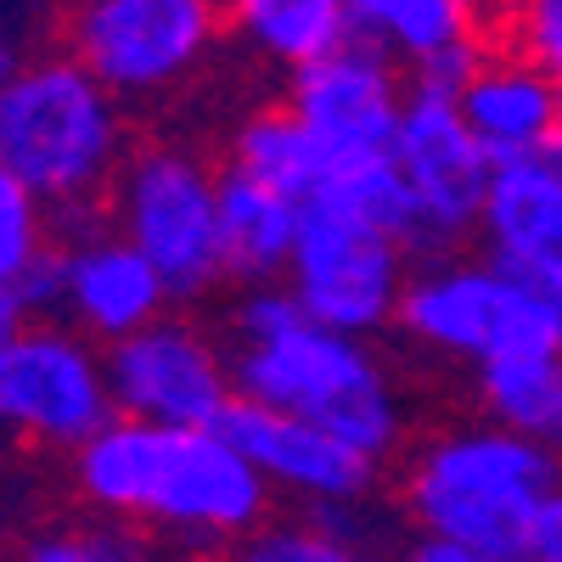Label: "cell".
Listing matches in <instances>:
<instances>
[{
	"mask_svg": "<svg viewBox=\"0 0 562 562\" xmlns=\"http://www.w3.org/2000/svg\"><path fill=\"white\" fill-rule=\"evenodd\" d=\"M85 506L119 524H147L186 546H237L270 518V484L220 428L108 416L74 445Z\"/></svg>",
	"mask_w": 562,
	"mask_h": 562,
	"instance_id": "cell-1",
	"label": "cell"
},
{
	"mask_svg": "<svg viewBox=\"0 0 562 562\" xmlns=\"http://www.w3.org/2000/svg\"><path fill=\"white\" fill-rule=\"evenodd\" d=\"M405 512L416 535L450 540L467 562H557L562 495L551 445L501 422L439 434L411 461Z\"/></svg>",
	"mask_w": 562,
	"mask_h": 562,
	"instance_id": "cell-2",
	"label": "cell"
},
{
	"mask_svg": "<svg viewBox=\"0 0 562 562\" xmlns=\"http://www.w3.org/2000/svg\"><path fill=\"white\" fill-rule=\"evenodd\" d=\"M124 164V102L74 52H34L0 79V169L45 203H102Z\"/></svg>",
	"mask_w": 562,
	"mask_h": 562,
	"instance_id": "cell-3",
	"label": "cell"
},
{
	"mask_svg": "<svg viewBox=\"0 0 562 562\" xmlns=\"http://www.w3.org/2000/svg\"><path fill=\"white\" fill-rule=\"evenodd\" d=\"M231 389L243 400L321 422L366 461L394 456V445L405 439L400 400L366 338L321 326L304 310L231 349Z\"/></svg>",
	"mask_w": 562,
	"mask_h": 562,
	"instance_id": "cell-4",
	"label": "cell"
},
{
	"mask_svg": "<svg viewBox=\"0 0 562 562\" xmlns=\"http://www.w3.org/2000/svg\"><path fill=\"white\" fill-rule=\"evenodd\" d=\"M394 321L422 349L479 366L512 344L562 338V288H540L490 259L434 254L428 270H405Z\"/></svg>",
	"mask_w": 562,
	"mask_h": 562,
	"instance_id": "cell-5",
	"label": "cell"
},
{
	"mask_svg": "<svg viewBox=\"0 0 562 562\" xmlns=\"http://www.w3.org/2000/svg\"><path fill=\"white\" fill-rule=\"evenodd\" d=\"M405 243L389 237L383 225L344 203H299V231L288 265H281V288L299 299V310L321 326L371 338L394 326V304L405 288Z\"/></svg>",
	"mask_w": 562,
	"mask_h": 562,
	"instance_id": "cell-6",
	"label": "cell"
},
{
	"mask_svg": "<svg viewBox=\"0 0 562 562\" xmlns=\"http://www.w3.org/2000/svg\"><path fill=\"white\" fill-rule=\"evenodd\" d=\"M113 225L147 254L169 304L203 299L225 281L220 225H214V175L169 147H147L119 164L108 198Z\"/></svg>",
	"mask_w": 562,
	"mask_h": 562,
	"instance_id": "cell-7",
	"label": "cell"
},
{
	"mask_svg": "<svg viewBox=\"0 0 562 562\" xmlns=\"http://www.w3.org/2000/svg\"><path fill=\"white\" fill-rule=\"evenodd\" d=\"M220 0H85L68 12V52L119 102H158L220 45Z\"/></svg>",
	"mask_w": 562,
	"mask_h": 562,
	"instance_id": "cell-8",
	"label": "cell"
},
{
	"mask_svg": "<svg viewBox=\"0 0 562 562\" xmlns=\"http://www.w3.org/2000/svg\"><path fill=\"white\" fill-rule=\"evenodd\" d=\"M389 153H394V169L411 192V254L416 259L456 254L473 237L484 180H490V153L467 130V119L456 108V90L411 79L400 97Z\"/></svg>",
	"mask_w": 562,
	"mask_h": 562,
	"instance_id": "cell-9",
	"label": "cell"
},
{
	"mask_svg": "<svg viewBox=\"0 0 562 562\" xmlns=\"http://www.w3.org/2000/svg\"><path fill=\"white\" fill-rule=\"evenodd\" d=\"M113 416L102 349L79 326L29 321L0 349V434L74 450Z\"/></svg>",
	"mask_w": 562,
	"mask_h": 562,
	"instance_id": "cell-10",
	"label": "cell"
},
{
	"mask_svg": "<svg viewBox=\"0 0 562 562\" xmlns=\"http://www.w3.org/2000/svg\"><path fill=\"white\" fill-rule=\"evenodd\" d=\"M102 378L119 416L214 428L231 405V355L180 315H153L147 326L102 344Z\"/></svg>",
	"mask_w": 562,
	"mask_h": 562,
	"instance_id": "cell-11",
	"label": "cell"
},
{
	"mask_svg": "<svg viewBox=\"0 0 562 562\" xmlns=\"http://www.w3.org/2000/svg\"><path fill=\"white\" fill-rule=\"evenodd\" d=\"M52 243L63 259V321L90 344H113L169 310L158 270L119 225H102V203L52 209Z\"/></svg>",
	"mask_w": 562,
	"mask_h": 562,
	"instance_id": "cell-12",
	"label": "cell"
},
{
	"mask_svg": "<svg viewBox=\"0 0 562 562\" xmlns=\"http://www.w3.org/2000/svg\"><path fill=\"white\" fill-rule=\"evenodd\" d=\"M400 97H405L400 68L355 34H344L338 45L293 63V85H288V108L326 147L333 164L338 158H366V153H389Z\"/></svg>",
	"mask_w": 562,
	"mask_h": 562,
	"instance_id": "cell-13",
	"label": "cell"
},
{
	"mask_svg": "<svg viewBox=\"0 0 562 562\" xmlns=\"http://www.w3.org/2000/svg\"><path fill=\"white\" fill-rule=\"evenodd\" d=\"M214 428L254 461V473L270 490H288L293 501H360L371 495V479H378V461H366L360 450L333 439L321 422L243 400V394H231Z\"/></svg>",
	"mask_w": 562,
	"mask_h": 562,
	"instance_id": "cell-14",
	"label": "cell"
},
{
	"mask_svg": "<svg viewBox=\"0 0 562 562\" xmlns=\"http://www.w3.org/2000/svg\"><path fill=\"white\" fill-rule=\"evenodd\" d=\"M473 237L484 243L490 265L524 276V281H540V288H562V158L557 147L490 164Z\"/></svg>",
	"mask_w": 562,
	"mask_h": 562,
	"instance_id": "cell-15",
	"label": "cell"
},
{
	"mask_svg": "<svg viewBox=\"0 0 562 562\" xmlns=\"http://www.w3.org/2000/svg\"><path fill=\"white\" fill-rule=\"evenodd\" d=\"M344 29L439 90H456L484 57V0H344Z\"/></svg>",
	"mask_w": 562,
	"mask_h": 562,
	"instance_id": "cell-16",
	"label": "cell"
},
{
	"mask_svg": "<svg viewBox=\"0 0 562 562\" xmlns=\"http://www.w3.org/2000/svg\"><path fill=\"white\" fill-rule=\"evenodd\" d=\"M456 108L467 130L479 135V147L490 153V164L557 147V119H562L557 74L518 52H501V57L484 52L456 85Z\"/></svg>",
	"mask_w": 562,
	"mask_h": 562,
	"instance_id": "cell-17",
	"label": "cell"
},
{
	"mask_svg": "<svg viewBox=\"0 0 562 562\" xmlns=\"http://www.w3.org/2000/svg\"><path fill=\"white\" fill-rule=\"evenodd\" d=\"M214 225H220V265H225V276L276 281L281 265H288L293 231H299V203L231 164L225 175H214Z\"/></svg>",
	"mask_w": 562,
	"mask_h": 562,
	"instance_id": "cell-18",
	"label": "cell"
},
{
	"mask_svg": "<svg viewBox=\"0 0 562 562\" xmlns=\"http://www.w3.org/2000/svg\"><path fill=\"white\" fill-rule=\"evenodd\" d=\"M484 416L512 434L557 445L562 434V338H535L495 349L473 366Z\"/></svg>",
	"mask_w": 562,
	"mask_h": 562,
	"instance_id": "cell-19",
	"label": "cell"
},
{
	"mask_svg": "<svg viewBox=\"0 0 562 562\" xmlns=\"http://www.w3.org/2000/svg\"><path fill=\"white\" fill-rule=\"evenodd\" d=\"M231 164L248 169L254 180L276 186V192H288L293 203H310L321 198L326 186V169H333V158H326V147L299 124L293 108H270V113H254L243 130H237V153H231Z\"/></svg>",
	"mask_w": 562,
	"mask_h": 562,
	"instance_id": "cell-20",
	"label": "cell"
},
{
	"mask_svg": "<svg viewBox=\"0 0 562 562\" xmlns=\"http://www.w3.org/2000/svg\"><path fill=\"white\" fill-rule=\"evenodd\" d=\"M237 34L254 45L259 57L293 68L326 45H338L344 29V0H225Z\"/></svg>",
	"mask_w": 562,
	"mask_h": 562,
	"instance_id": "cell-21",
	"label": "cell"
},
{
	"mask_svg": "<svg viewBox=\"0 0 562 562\" xmlns=\"http://www.w3.org/2000/svg\"><path fill=\"white\" fill-rule=\"evenodd\" d=\"M52 243V209H45L29 186H18L0 169V293L23 276V265Z\"/></svg>",
	"mask_w": 562,
	"mask_h": 562,
	"instance_id": "cell-22",
	"label": "cell"
},
{
	"mask_svg": "<svg viewBox=\"0 0 562 562\" xmlns=\"http://www.w3.org/2000/svg\"><path fill=\"white\" fill-rule=\"evenodd\" d=\"M147 546L130 540V529L119 518H108L102 529H57V535H34L29 540V557L40 562H119V557H140Z\"/></svg>",
	"mask_w": 562,
	"mask_h": 562,
	"instance_id": "cell-23",
	"label": "cell"
},
{
	"mask_svg": "<svg viewBox=\"0 0 562 562\" xmlns=\"http://www.w3.org/2000/svg\"><path fill=\"white\" fill-rule=\"evenodd\" d=\"M248 557H259V562H349L333 540H326V529L310 518V512H304V518H281V524H259L248 540Z\"/></svg>",
	"mask_w": 562,
	"mask_h": 562,
	"instance_id": "cell-24",
	"label": "cell"
},
{
	"mask_svg": "<svg viewBox=\"0 0 562 562\" xmlns=\"http://www.w3.org/2000/svg\"><path fill=\"white\" fill-rule=\"evenodd\" d=\"M512 12V52L557 74L562 63V0H518Z\"/></svg>",
	"mask_w": 562,
	"mask_h": 562,
	"instance_id": "cell-25",
	"label": "cell"
},
{
	"mask_svg": "<svg viewBox=\"0 0 562 562\" xmlns=\"http://www.w3.org/2000/svg\"><path fill=\"white\" fill-rule=\"evenodd\" d=\"M52 7L45 0H0V79H7L23 57H34L52 29Z\"/></svg>",
	"mask_w": 562,
	"mask_h": 562,
	"instance_id": "cell-26",
	"label": "cell"
},
{
	"mask_svg": "<svg viewBox=\"0 0 562 562\" xmlns=\"http://www.w3.org/2000/svg\"><path fill=\"white\" fill-rule=\"evenodd\" d=\"M7 293L23 304L29 321H63V259H57V243H45V248L23 265V276L12 281Z\"/></svg>",
	"mask_w": 562,
	"mask_h": 562,
	"instance_id": "cell-27",
	"label": "cell"
},
{
	"mask_svg": "<svg viewBox=\"0 0 562 562\" xmlns=\"http://www.w3.org/2000/svg\"><path fill=\"white\" fill-rule=\"evenodd\" d=\"M23 326H29V315H23V304L12 299V293H0V349H7L18 333H23Z\"/></svg>",
	"mask_w": 562,
	"mask_h": 562,
	"instance_id": "cell-28",
	"label": "cell"
},
{
	"mask_svg": "<svg viewBox=\"0 0 562 562\" xmlns=\"http://www.w3.org/2000/svg\"><path fill=\"white\" fill-rule=\"evenodd\" d=\"M52 12H74V7H85V0H45Z\"/></svg>",
	"mask_w": 562,
	"mask_h": 562,
	"instance_id": "cell-29",
	"label": "cell"
},
{
	"mask_svg": "<svg viewBox=\"0 0 562 562\" xmlns=\"http://www.w3.org/2000/svg\"><path fill=\"white\" fill-rule=\"evenodd\" d=\"M484 7H518V0H484Z\"/></svg>",
	"mask_w": 562,
	"mask_h": 562,
	"instance_id": "cell-30",
	"label": "cell"
},
{
	"mask_svg": "<svg viewBox=\"0 0 562 562\" xmlns=\"http://www.w3.org/2000/svg\"><path fill=\"white\" fill-rule=\"evenodd\" d=\"M220 7H225V0H220Z\"/></svg>",
	"mask_w": 562,
	"mask_h": 562,
	"instance_id": "cell-31",
	"label": "cell"
}]
</instances>
